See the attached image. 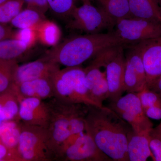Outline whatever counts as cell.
<instances>
[{"label": "cell", "instance_id": "1", "mask_svg": "<svg viewBox=\"0 0 161 161\" xmlns=\"http://www.w3.org/2000/svg\"><path fill=\"white\" fill-rule=\"evenodd\" d=\"M85 132L113 161H129L127 152L130 124L108 107L88 105Z\"/></svg>", "mask_w": 161, "mask_h": 161}, {"label": "cell", "instance_id": "2", "mask_svg": "<svg viewBox=\"0 0 161 161\" xmlns=\"http://www.w3.org/2000/svg\"><path fill=\"white\" fill-rule=\"evenodd\" d=\"M118 45L126 44L114 31L87 34L67 39L52 47L42 57L66 67L81 66L99 52Z\"/></svg>", "mask_w": 161, "mask_h": 161}, {"label": "cell", "instance_id": "3", "mask_svg": "<svg viewBox=\"0 0 161 161\" xmlns=\"http://www.w3.org/2000/svg\"><path fill=\"white\" fill-rule=\"evenodd\" d=\"M54 97L67 103L96 105L89 96L85 70L81 66L68 67L58 71L52 78Z\"/></svg>", "mask_w": 161, "mask_h": 161}, {"label": "cell", "instance_id": "4", "mask_svg": "<svg viewBox=\"0 0 161 161\" xmlns=\"http://www.w3.org/2000/svg\"><path fill=\"white\" fill-rule=\"evenodd\" d=\"M47 103L50 117L46 130L49 148L55 160L60 147L70 137V120L81 103H65L55 98H51Z\"/></svg>", "mask_w": 161, "mask_h": 161}, {"label": "cell", "instance_id": "5", "mask_svg": "<svg viewBox=\"0 0 161 161\" xmlns=\"http://www.w3.org/2000/svg\"><path fill=\"white\" fill-rule=\"evenodd\" d=\"M18 152L22 161L54 160L49 147L47 131L42 127L21 122Z\"/></svg>", "mask_w": 161, "mask_h": 161}, {"label": "cell", "instance_id": "6", "mask_svg": "<svg viewBox=\"0 0 161 161\" xmlns=\"http://www.w3.org/2000/svg\"><path fill=\"white\" fill-rule=\"evenodd\" d=\"M107 107L130 124L136 133H146L153 128V124L145 114L136 93H127L118 100L110 102Z\"/></svg>", "mask_w": 161, "mask_h": 161}, {"label": "cell", "instance_id": "7", "mask_svg": "<svg viewBox=\"0 0 161 161\" xmlns=\"http://www.w3.org/2000/svg\"><path fill=\"white\" fill-rule=\"evenodd\" d=\"M125 45L111 47L103 50L104 62L109 87L108 99L115 102L125 92L124 75L126 58L124 53Z\"/></svg>", "mask_w": 161, "mask_h": 161}, {"label": "cell", "instance_id": "8", "mask_svg": "<svg viewBox=\"0 0 161 161\" xmlns=\"http://www.w3.org/2000/svg\"><path fill=\"white\" fill-rule=\"evenodd\" d=\"M70 17L71 19L68 27L87 34L98 33L104 29H112L115 25L102 9L93 6L92 3L77 6Z\"/></svg>", "mask_w": 161, "mask_h": 161}, {"label": "cell", "instance_id": "9", "mask_svg": "<svg viewBox=\"0 0 161 161\" xmlns=\"http://www.w3.org/2000/svg\"><path fill=\"white\" fill-rule=\"evenodd\" d=\"M114 32L125 44H136L161 36V22L127 18L117 20Z\"/></svg>", "mask_w": 161, "mask_h": 161}, {"label": "cell", "instance_id": "10", "mask_svg": "<svg viewBox=\"0 0 161 161\" xmlns=\"http://www.w3.org/2000/svg\"><path fill=\"white\" fill-rule=\"evenodd\" d=\"M56 160L113 161L99 149L86 132L81 133L59 151Z\"/></svg>", "mask_w": 161, "mask_h": 161}, {"label": "cell", "instance_id": "11", "mask_svg": "<svg viewBox=\"0 0 161 161\" xmlns=\"http://www.w3.org/2000/svg\"><path fill=\"white\" fill-rule=\"evenodd\" d=\"M133 45L140 53L150 89L161 74V36Z\"/></svg>", "mask_w": 161, "mask_h": 161}, {"label": "cell", "instance_id": "12", "mask_svg": "<svg viewBox=\"0 0 161 161\" xmlns=\"http://www.w3.org/2000/svg\"><path fill=\"white\" fill-rule=\"evenodd\" d=\"M18 97L19 101V120L26 125L46 129L50 117L47 102L37 98Z\"/></svg>", "mask_w": 161, "mask_h": 161}, {"label": "cell", "instance_id": "13", "mask_svg": "<svg viewBox=\"0 0 161 161\" xmlns=\"http://www.w3.org/2000/svg\"><path fill=\"white\" fill-rule=\"evenodd\" d=\"M58 64L43 58L28 63L18 65L15 73L14 85L39 78L51 79L60 69Z\"/></svg>", "mask_w": 161, "mask_h": 161}, {"label": "cell", "instance_id": "14", "mask_svg": "<svg viewBox=\"0 0 161 161\" xmlns=\"http://www.w3.org/2000/svg\"><path fill=\"white\" fill-rule=\"evenodd\" d=\"M14 88L19 97H31L44 100L54 97L52 79L39 78L25 81Z\"/></svg>", "mask_w": 161, "mask_h": 161}, {"label": "cell", "instance_id": "15", "mask_svg": "<svg viewBox=\"0 0 161 161\" xmlns=\"http://www.w3.org/2000/svg\"><path fill=\"white\" fill-rule=\"evenodd\" d=\"M150 132L136 133L132 130L129 133L127 152L129 161H146L149 158H153L149 144Z\"/></svg>", "mask_w": 161, "mask_h": 161}, {"label": "cell", "instance_id": "16", "mask_svg": "<svg viewBox=\"0 0 161 161\" xmlns=\"http://www.w3.org/2000/svg\"><path fill=\"white\" fill-rule=\"evenodd\" d=\"M129 7L131 18L161 22V7L157 0H129Z\"/></svg>", "mask_w": 161, "mask_h": 161}, {"label": "cell", "instance_id": "17", "mask_svg": "<svg viewBox=\"0 0 161 161\" xmlns=\"http://www.w3.org/2000/svg\"><path fill=\"white\" fill-rule=\"evenodd\" d=\"M19 101L13 86L0 94V119L19 120Z\"/></svg>", "mask_w": 161, "mask_h": 161}, {"label": "cell", "instance_id": "18", "mask_svg": "<svg viewBox=\"0 0 161 161\" xmlns=\"http://www.w3.org/2000/svg\"><path fill=\"white\" fill-rule=\"evenodd\" d=\"M100 8L115 23L117 20L131 18L129 0H95Z\"/></svg>", "mask_w": 161, "mask_h": 161}, {"label": "cell", "instance_id": "19", "mask_svg": "<svg viewBox=\"0 0 161 161\" xmlns=\"http://www.w3.org/2000/svg\"><path fill=\"white\" fill-rule=\"evenodd\" d=\"M21 131V122L19 121H3L0 123V140L6 147L19 153Z\"/></svg>", "mask_w": 161, "mask_h": 161}, {"label": "cell", "instance_id": "20", "mask_svg": "<svg viewBox=\"0 0 161 161\" xmlns=\"http://www.w3.org/2000/svg\"><path fill=\"white\" fill-rule=\"evenodd\" d=\"M34 29L36 32L38 40L43 45L53 47L59 43L61 31L54 22L45 19Z\"/></svg>", "mask_w": 161, "mask_h": 161}, {"label": "cell", "instance_id": "21", "mask_svg": "<svg viewBox=\"0 0 161 161\" xmlns=\"http://www.w3.org/2000/svg\"><path fill=\"white\" fill-rule=\"evenodd\" d=\"M30 49L26 44L16 39H6L0 41V60L17 61Z\"/></svg>", "mask_w": 161, "mask_h": 161}, {"label": "cell", "instance_id": "22", "mask_svg": "<svg viewBox=\"0 0 161 161\" xmlns=\"http://www.w3.org/2000/svg\"><path fill=\"white\" fill-rule=\"evenodd\" d=\"M44 19V14L35 9L26 8L20 12L11 21L10 24L13 27L18 29H34Z\"/></svg>", "mask_w": 161, "mask_h": 161}, {"label": "cell", "instance_id": "23", "mask_svg": "<svg viewBox=\"0 0 161 161\" xmlns=\"http://www.w3.org/2000/svg\"><path fill=\"white\" fill-rule=\"evenodd\" d=\"M17 61L0 60V94L11 89L14 84Z\"/></svg>", "mask_w": 161, "mask_h": 161}, {"label": "cell", "instance_id": "24", "mask_svg": "<svg viewBox=\"0 0 161 161\" xmlns=\"http://www.w3.org/2000/svg\"><path fill=\"white\" fill-rule=\"evenodd\" d=\"M24 5L23 0H6L0 4V23H10L23 10Z\"/></svg>", "mask_w": 161, "mask_h": 161}, {"label": "cell", "instance_id": "25", "mask_svg": "<svg viewBox=\"0 0 161 161\" xmlns=\"http://www.w3.org/2000/svg\"><path fill=\"white\" fill-rule=\"evenodd\" d=\"M91 99L98 107L103 106V102L108 99L109 87L106 77H104L89 93Z\"/></svg>", "mask_w": 161, "mask_h": 161}, {"label": "cell", "instance_id": "26", "mask_svg": "<svg viewBox=\"0 0 161 161\" xmlns=\"http://www.w3.org/2000/svg\"><path fill=\"white\" fill-rule=\"evenodd\" d=\"M49 8L57 14L70 16L77 7L76 0H47Z\"/></svg>", "mask_w": 161, "mask_h": 161}, {"label": "cell", "instance_id": "27", "mask_svg": "<svg viewBox=\"0 0 161 161\" xmlns=\"http://www.w3.org/2000/svg\"><path fill=\"white\" fill-rule=\"evenodd\" d=\"M11 38L19 40L30 48L36 44L38 40L36 32L32 28H25L14 31Z\"/></svg>", "mask_w": 161, "mask_h": 161}, {"label": "cell", "instance_id": "28", "mask_svg": "<svg viewBox=\"0 0 161 161\" xmlns=\"http://www.w3.org/2000/svg\"><path fill=\"white\" fill-rule=\"evenodd\" d=\"M136 94L144 110L149 107L161 105L160 95L147 87Z\"/></svg>", "mask_w": 161, "mask_h": 161}, {"label": "cell", "instance_id": "29", "mask_svg": "<svg viewBox=\"0 0 161 161\" xmlns=\"http://www.w3.org/2000/svg\"><path fill=\"white\" fill-rule=\"evenodd\" d=\"M149 144L153 154V160L161 161V132L152 128L149 132Z\"/></svg>", "mask_w": 161, "mask_h": 161}, {"label": "cell", "instance_id": "30", "mask_svg": "<svg viewBox=\"0 0 161 161\" xmlns=\"http://www.w3.org/2000/svg\"><path fill=\"white\" fill-rule=\"evenodd\" d=\"M0 161H22L19 153L6 147L0 140Z\"/></svg>", "mask_w": 161, "mask_h": 161}, {"label": "cell", "instance_id": "31", "mask_svg": "<svg viewBox=\"0 0 161 161\" xmlns=\"http://www.w3.org/2000/svg\"><path fill=\"white\" fill-rule=\"evenodd\" d=\"M144 111L148 118L155 120L161 119V105L149 107Z\"/></svg>", "mask_w": 161, "mask_h": 161}, {"label": "cell", "instance_id": "32", "mask_svg": "<svg viewBox=\"0 0 161 161\" xmlns=\"http://www.w3.org/2000/svg\"><path fill=\"white\" fill-rule=\"evenodd\" d=\"M29 8L44 14L49 7L47 0H32L31 6Z\"/></svg>", "mask_w": 161, "mask_h": 161}, {"label": "cell", "instance_id": "33", "mask_svg": "<svg viewBox=\"0 0 161 161\" xmlns=\"http://www.w3.org/2000/svg\"><path fill=\"white\" fill-rule=\"evenodd\" d=\"M14 31L11 26L0 23V41L11 38Z\"/></svg>", "mask_w": 161, "mask_h": 161}, {"label": "cell", "instance_id": "34", "mask_svg": "<svg viewBox=\"0 0 161 161\" xmlns=\"http://www.w3.org/2000/svg\"><path fill=\"white\" fill-rule=\"evenodd\" d=\"M149 89L158 93L161 96V74Z\"/></svg>", "mask_w": 161, "mask_h": 161}, {"label": "cell", "instance_id": "35", "mask_svg": "<svg viewBox=\"0 0 161 161\" xmlns=\"http://www.w3.org/2000/svg\"><path fill=\"white\" fill-rule=\"evenodd\" d=\"M91 1L92 0H82L83 4H89L91 3Z\"/></svg>", "mask_w": 161, "mask_h": 161}, {"label": "cell", "instance_id": "36", "mask_svg": "<svg viewBox=\"0 0 161 161\" xmlns=\"http://www.w3.org/2000/svg\"><path fill=\"white\" fill-rule=\"evenodd\" d=\"M155 128L156 130H158L161 132V123L158 125Z\"/></svg>", "mask_w": 161, "mask_h": 161}, {"label": "cell", "instance_id": "37", "mask_svg": "<svg viewBox=\"0 0 161 161\" xmlns=\"http://www.w3.org/2000/svg\"><path fill=\"white\" fill-rule=\"evenodd\" d=\"M158 3V4H159L160 6L161 7V0H157Z\"/></svg>", "mask_w": 161, "mask_h": 161}, {"label": "cell", "instance_id": "38", "mask_svg": "<svg viewBox=\"0 0 161 161\" xmlns=\"http://www.w3.org/2000/svg\"><path fill=\"white\" fill-rule=\"evenodd\" d=\"M6 1V0H0V4H2V3Z\"/></svg>", "mask_w": 161, "mask_h": 161}, {"label": "cell", "instance_id": "39", "mask_svg": "<svg viewBox=\"0 0 161 161\" xmlns=\"http://www.w3.org/2000/svg\"><path fill=\"white\" fill-rule=\"evenodd\" d=\"M2 121H2L1 120V119H0V123H1L2 122Z\"/></svg>", "mask_w": 161, "mask_h": 161}, {"label": "cell", "instance_id": "40", "mask_svg": "<svg viewBox=\"0 0 161 161\" xmlns=\"http://www.w3.org/2000/svg\"><path fill=\"white\" fill-rule=\"evenodd\" d=\"M76 1H77V0H76Z\"/></svg>", "mask_w": 161, "mask_h": 161}]
</instances>
